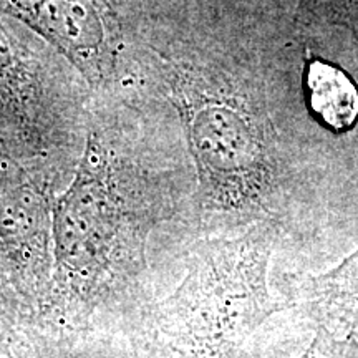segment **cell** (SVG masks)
<instances>
[{
    "label": "cell",
    "mask_w": 358,
    "mask_h": 358,
    "mask_svg": "<svg viewBox=\"0 0 358 358\" xmlns=\"http://www.w3.org/2000/svg\"><path fill=\"white\" fill-rule=\"evenodd\" d=\"M297 358H357L355 340L317 325L312 342Z\"/></svg>",
    "instance_id": "cell-9"
},
{
    "label": "cell",
    "mask_w": 358,
    "mask_h": 358,
    "mask_svg": "<svg viewBox=\"0 0 358 358\" xmlns=\"http://www.w3.org/2000/svg\"><path fill=\"white\" fill-rule=\"evenodd\" d=\"M19 312L10 306V302L0 292V340H7L22 329Z\"/></svg>",
    "instance_id": "cell-11"
},
{
    "label": "cell",
    "mask_w": 358,
    "mask_h": 358,
    "mask_svg": "<svg viewBox=\"0 0 358 358\" xmlns=\"http://www.w3.org/2000/svg\"><path fill=\"white\" fill-rule=\"evenodd\" d=\"M78 358H140L128 335L90 337L77 342Z\"/></svg>",
    "instance_id": "cell-10"
},
{
    "label": "cell",
    "mask_w": 358,
    "mask_h": 358,
    "mask_svg": "<svg viewBox=\"0 0 358 358\" xmlns=\"http://www.w3.org/2000/svg\"><path fill=\"white\" fill-rule=\"evenodd\" d=\"M312 108L327 127L337 131L350 128L358 116V93L343 71L313 62L307 75Z\"/></svg>",
    "instance_id": "cell-7"
},
{
    "label": "cell",
    "mask_w": 358,
    "mask_h": 358,
    "mask_svg": "<svg viewBox=\"0 0 358 358\" xmlns=\"http://www.w3.org/2000/svg\"><path fill=\"white\" fill-rule=\"evenodd\" d=\"M284 236L275 224H257L243 234L194 241L178 284L127 334L140 358L243 357L272 315L294 307L268 284Z\"/></svg>",
    "instance_id": "cell-2"
},
{
    "label": "cell",
    "mask_w": 358,
    "mask_h": 358,
    "mask_svg": "<svg viewBox=\"0 0 358 358\" xmlns=\"http://www.w3.org/2000/svg\"><path fill=\"white\" fill-rule=\"evenodd\" d=\"M15 22L0 12V161L58 192L82 159V127L47 108L42 62Z\"/></svg>",
    "instance_id": "cell-3"
},
{
    "label": "cell",
    "mask_w": 358,
    "mask_h": 358,
    "mask_svg": "<svg viewBox=\"0 0 358 358\" xmlns=\"http://www.w3.org/2000/svg\"><path fill=\"white\" fill-rule=\"evenodd\" d=\"M0 12L48 37L82 66H101L106 52L105 29L92 2L0 0Z\"/></svg>",
    "instance_id": "cell-5"
},
{
    "label": "cell",
    "mask_w": 358,
    "mask_h": 358,
    "mask_svg": "<svg viewBox=\"0 0 358 358\" xmlns=\"http://www.w3.org/2000/svg\"><path fill=\"white\" fill-rule=\"evenodd\" d=\"M303 302L317 325L355 340L358 334V249L307 282Z\"/></svg>",
    "instance_id": "cell-6"
},
{
    "label": "cell",
    "mask_w": 358,
    "mask_h": 358,
    "mask_svg": "<svg viewBox=\"0 0 358 358\" xmlns=\"http://www.w3.org/2000/svg\"><path fill=\"white\" fill-rule=\"evenodd\" d=\"M0 168H2V161H0Z\"/></svg>",
    "instance_id": "cell-12"
},
{
    "label": "cell",
    "mask_w": 358,
    "mask_h": 358,
    "mask_svg": "<svg viewBox=\"0 0 358 358\" xmlns=\"http://www.w3.org/2000/svg\"><path fill=\"white\" fill-rule=\"evenodd\" d=\"M0 358H78L77 342L34 325H22L13 337L0 340Z\"/></svg>",
    "instance_id": "cell-8"
},
{
    "label": "cell",
    "mask_w": 358,
    "mask_h": 358,
    "mask_svg": "<svg viewBox=\"0 0 358 358\" xmlns=\"http://www.w3.org/2000/svg\"><path fill=\"white\" fill-rule=\"evenodd\" d=\"M58 196L15 164L0 168V292L22 324L40 319L55 271L53 206Z\"/></svg>",
    "instance_id": "cell-4"
},
{
    "label": "cell",
    "mask_w": 358,
    "mask_h": 358,
    "mask_svg": "<svg viewBox=\"0 0 358 358\" xmlns=\"http://www.w3.org/2000/svg\"><path fill=\"white\" fill-rule=\"evenodd\" d=\"M194 198L185 151L128 116L95 120L53 206V284L34 325L73 342L131 332L182 277Z\"/></svg>",
    "instance_id": "cell-1"
}]
</instances>
